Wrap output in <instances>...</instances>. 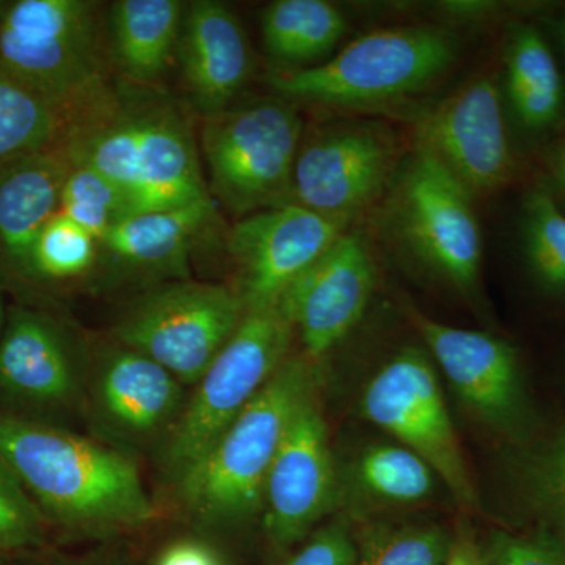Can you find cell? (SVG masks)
Instances as JSON below:
<instances>
[{"instance_id":"obj_26","label":"cell","mask_w":565,"mask_h":565,"mask_svg":"<svg viewBox=\"0 0 565 565\" xmlns=\"http://www.w3.org/2000/svg\"><path fill=\"white\" fill-rule=\"evenodd\" d=\"M435 476L422 457L403 445L370 446L356 462L363 489L388 503L426 500L434 492Z\"/></svg>"},{"instance_id":"obj_19","label":"cell","mask_w":565,"mask_h":565,"mask_svg":"<svg viewBox=\"0 0 565 565\" xmlns=\"http://www.w3.org/2000/svg\"><path fill=\"white\" fill-rule=\"evenodd\" d=\"M93 403L111 433L126 440H147L173 429L184 408V385L161 364L120 345L99 364Z\"/></svg>"},{"instance_id":"obj_9","label":"cell","mask_w":565,"mask_h":565,"mask_svg":"<svg viewBox=\"0 0 565 565\" xmlns=\"http://www.w3.org/2000/svg\"><path fill=\"white\" fill-rule=\"evenodd\" d=\"M393 188V225L405 248L460 291H473L482 267L475 196L422 147Z\"/></svg>"},{"instance_id":"obj_15","label":"cell","mask_w":565,"mask_h":565,"mask_svg":"<svg viewBox=\"0 0 565 565\" xmlns=\"http://www.w3.org/2000/svg\"><path fill=\"white\" fill-rule=\"evenodd\" d=\"M408 316L467 408L498 433H522L527 396L514 345L492 333L434 321L415 308Z\"/></svg>"},{"instance_id":"obj_1","label":"cell","mask_w":565,"mask_h":565,"mask_svg":"<svg viewBox=\"0 0 565 565\" xmlns=\"http://www.w3.org/2000/svg\"><path fill=\"white\" fill-rule=\"evenodd\" d=\"M0 457L44 519L87 531L126 530L154 519L129 457L57 424L0 415Z\"/></svg>"},{"instance_id":"obj_35","label":"cell","mask_w":565,"mask_h":565,"mask_svg":"<svg viewBox=\"0 0 565 565\" xmlns=\"http://www.w3.org/2000/svg\"><path fill=\"white\" fill-rule=\"evenodd\" d=\"M158 565H217V561L206 546L181 542L169 546L159 557Z\"/></svg>"},{"instance_id":"obj_2","label":"cell","mask_w":565,"mask_h":565,"mask_svg":"<svg viewBox=\"0 0 565 565\" xmlns=\"http://www.w3.org/2000/svg\"><path fill=\"white\" fill-rule=\"evenodd\" d=\"M62 145L71 161L87 163L125 193L131 215L212 199L191 125L161 95L115 92L103 109L71 126Z\"/></svg>"},{"instance_id":"obj_14","label":"cell","mask_w":565,"mask_h":565,"mask_svg":"<svg viewBox=\"0 0 565 565\" xmlns=\"http://www.w3.org/2000/svg\"><path fill=\"white\" fill-rule=\"evenodd\" d=\"M416 147L433 152L471 195L500 191L515 172L503 99L492 77H478L427 110Z\"/></svg>"},{"instance_id":"obj_38","label":"cell","mask_w":565,"mask_h":565,"mask_svg":"<svg viewBox=\"0 0 565 565\" xmlns=\"http://www.w3.org/2000/svg\"><path fill=\"white\" fill-rule=\"evenodd\" d=\"M7 310L6 300H3V286L0 282V333H2L3 323H6Z\"/></svg>"},{"instance_id":"obj_12","label":"cell","mask_w":565,"mask_h":565,"mask_svg":"<svg viewBox=\"0 0 565 565\" xmlns=\"http://www.w3.org/2000/svg\"><path fill=\"white\" fill-rule=\"evenodd\" d=\"M82 385L61 323L35 308H10L0 333V415L54 424L79 405Z\"/></svg>"},{"instance_id":"obj_22","label":"cell","mask_w":565,"mask_h":565,"mask_svg":"<svg viewBox=\"0 0 565 565\" xmlns=\"http://www.w3.org/2000/svg\"><path fill=\"white\" fill-rule=\"evenodd\" d=\"M185 3L180 0H118L107 18L111 62L137 85H151L177 54Z\"/></svg>"},{"instance_id":"obj_5","label":"cell","mask_w":565,"mask_h":565,"mask_svg":"<svg viewBox=\"0 0 565 565\" xmlns=\"http://www.w3.org/2000/svg\"><path fill=\"white\" fill-rule=\"evenodd\" d=\"M455 32L441 25L381 29L351 41L318 65L269 77L280 98L338 109H366L426 90L459 55Z\"/></svg>"},{"instance_id":"obj_20","label":"cell","mask_w":565,"mask_h":565,"mask_svg":"<svg viewBox=\"0 0 565 565\" xmlns=\"http://www.w3.org/2000/svg\"><path fill=\"white\" fill-rule=\"evenodd\" d=\"M70 159L62 143L28 152L0 167V270L29 282L33 247L61 212Z\"/></svg>"},{"instance_id":"obj_27","label":"cell","mask_w":565,"mask_h":565,"mask_svg":"<svg viewBox=\"0 0 565 565\" xmlns=\"http://www.w3.org/2000/svg\"><path fill=\"white\" fill-rule=\"evenodd\" d=\"M523 250L531 274L552 292H565V212L544 189L527 195L522 217Z\"/></svg>"},{"instance_id":"obj_39","label":"cell","mask_w":565,"mask_h":565,"mask_svg":"<svg viewBox=\"0 0 565 565\" xmlns=\"http://www.w3.org/2000/svg\"><path fill=\"white\" fill-rule=\"evenodd\" d=\"M557 33H559L561 44H563L565 51V13L561 18L559 24H557Z\"/></svg>"},{"instance_id":"obj_32","label":"cell","mask_w":565,"mask_h":565,"mask_svg":"<svg viewBox=\"0 0 565 565\" xmlns=\"http://www.w3.org/2000/svg\"><path fill=\"white\" fill-rule=\"evenodd\" d=\"M44 516L0 457V550L31 548L43 539Z\"/></svg>"},{"instance_id":"obj_29","label":"cell","mask_w":565,"mask_h":565,"mask_svg":"<svg viewBox=\"0 0 565 565\" xmlns=\"http://www.w3.org/2000/svg\"><path fill=\"white\" fill-rule=\"evenodd\" d=\"M70 159V158H68ZM61 212L102 241L131 215L125 193L87 163L71 161L63 184Z\"/></svg>"},{"instance_id":"obj_10","label":"cell","mask_w":565,"mask_h":565,"mask_svg":"<svg viewBox=\"0 0 565 565\" xmlns=\"http://www.w3.org/2000/svg\"><path fill=\"white\" fill-rule=\"evenodd\" d=\"M360 408L367 422L422 457L457 503L478 508L479 497L427 351L397 352L367 382Z\"/></svg>"},{"instance_id":"obj_6","label":"cell","mask_w":565,"mask_h":565,"mask_svg":"<svg viewBox=\"0 0 565 565\" xmlns=\"http://www.w3.org/2000/svg\"><path fill=\"white\" fill-rule=\"evenodd\" d=\"M302 128L296 103L280 96L232 104L204 118L212 200L239 218L291 203Z\"/></svg>"},{"instance_id":"obj_4","label":"cell","mask_w":565,"mask_h":565,"mask_svg":"<svg viewBox=\"0 0 565 565\" xmlns=\"http://www.w3.org/2000/svg\"><path fill=\"white\" fill-rule=\"evenodd\" d=\"M316 362L288 356L210 452L178 484L193 515L211 526L243 522L263 508L264 487L294 416L315 394Z\"/></svg>"},{"instance_id":"obj_3","label":"cell","mask_w":565,"mask_h":565,"mask_svg":"<svg viewBox=\"0 0 565 565\" xmlns=\"http://www.w3.org/2000/svg\"><path fill=\"white\" fill-rule=\"evenodd\" d=\"M104 32L96 2H0V68L61 111L70 129L117 92Z\"/></svg>"},{"instance_id":"obj_31","label":"cell","mask_w":565,"mask_h":565,"mask_svg":"<svg viewBox=\"0 0 565 565\" xmlns=\"http://www.w3.org/2000/svg\"><path fill=\"white\" fill-rule=\"evenodd\" d=\"M449 545L441 527H396L371 539L360 565H445Z\"/></svg>"},{"instance_id":"obj_28","label":"cell","mask_w":565,"mask_h":565,"mask_svg":"<svg viewBox=\"0 0 565 565\" xmlns=\"http://www.w3.org/2000/svg\"><path fill=\"white\" fill-rule=\"evenodd\" d=\"M99 241L65 214L47 222L33 247L29 282L52 285L79 280L99 258Z\"/></svg>"},{"instance_id":"obj_16","label":"cell","mask_w":565,"mask_h":565,"mask_svg":"<svg viewBox=\"0 0 565 565\" xmlns=\"http://www.w3.org/2000/svg\"><path fill=\"white\" fill-rule=\"evenodd\" d=\"M375 286L366 241L345 232L282 294L278 308L299 334L303 355L319 362L360 322Z\"/></svg>"},{"instance_id":"obj_21","label":"cell","mask_w":565,"mask_h":565,"mask_svg":"<svg viewBox=\"0 0 565 565\" xmlns=\"http://www.w3.org/2000/svg\"><path fill=\"white\" fill-rule=\"evenodd\" d=\"M215 215L212 199L131 215L106 234L99 248L121 269L182 277L192 245Z\"/></svg>"},{"instance_id":"obj_36","label":"cell","mask_w":565,"mask_h":565,"mask_svg":"<svg viewBox=\"0 0 565 565\" xmlns=\"http://www.w3.org/2000/svg\"><path fill=\"white\" fill-rule=\"evenodd\" d=\"M445 565H486L478 546L465 527L457 534L455 542L451 541Z\"/></svg>"},{"instance_id":"obj_18","label":"cell","mask_w":565,"mask_h":565,"mask_svg":"<svg viewBox=\"0 0 565 565\" xmlns=\"http://www.w3.org/2000/svg\"><path fill=\"white\" fill-rule=\"evenodd\" d=\"M177 55L192 102L204 118L232 106L250 76L243 24L228 6L215 0L185 6Z\"/></svg>"},{"instance_id":"obj_25","label":"cell","mask_w":565,"mask_h":565,"mask_svg":"<svg viewBox=\"0 0 565 565\" xmlns=\"http://www.w3.org/2000/svg\"><path fill=\"white\" fill-rule=\"evenodd\" d=\"M66 131L68 122L61 111L0 68V167L62 143Z\"/></svg>"},{"instance_id":"obj_8","label":"cell","mask_w":565,"mask_h":565,"mask_svg":"<svg viewBox=\"0 0 565 565\" xmlns=\"http://www.w3.org/2000/svg\"><path fill=\"white\" fill-rule=\"evenodd\" d=\"M245 313L232 288L173 281L141 296L115 327L118 344L148 356L182 385H195Z\"/></svg>"},{"instance_id":"obj_13","label":"cell","mask_w":565,"mask_h":565,"mask_svg":"<svg viewBox=\"0 0 565 565\" xmlns=\"http://www.w3.org/2000/svg\"><path fill=\"white\" fill-rule=\"evenodd\" d=\"M348 225L296 203L239 218L226 234L245 311L280 302L282 294L343 236Z\"/></svg>"},{"instance_id":"obj_24","label":"cell","mask_w":565,"mask_h":565,"mask_svg":"<svg viewBox=\"0 0 565 565\" xmlns=\"http://www.w3.org/2000/svg\"><path fill=\"white\" fill-rule=\"evenodd\" d=\"M345 31L343 11L327 0H275L262 20L264 50L292 70L310 68L332 54Z\"/></svg>"},{"instance_id":"obj_33","label":"cell","mask_w":565,"mask_h":565,"mask_svg":"<svg viewBox=\"0 0 565 565\" xmlns=\"http://www.w3.org/2000/svg\"><path fill=\"white\" fill-rule=\"evenodd\" d=\"M492 565H565V545L542 527L533 534L494 535Z\"/></svg>"},{"instance_id":"obj_17","label":"cell","mask_w":565,"mask_h":565,"mask_svg":"<svg viewBox=\"0 0 565 565\" xmlns=\"http://www.w3.org/2000/svg\"><path fill=\"white\" fill-rule=\"evenodd\" d=\"M337 497L329 435L313 394L294 416L267 475V534L277 545L294 544L330 512Z\"/></svg>"},{"instance_id":"obj_34","label":"cell","mask_w":565,"mask_h":565,"mask_svg":"<svg viewBox=\"0 0 565 565\" xmlns=\"http://www.w3.org/2000/svg\"><path fill=\"white\" fill-rule=\"evenodd\" d=\"M359 553L344 525L322 527L286 565H356Z\"/></svg>"},{"instance_id":"obj_7","label":"cell","mask_w":565,"mask_h":565,"mask_svg":"<svg viewBox=\"0 0 565 565\" xmlns=\"http://www.w3.org/2000/svg\"><path fill=\"white\" fill-rule=\"evenodd\" d=\"M294 330L278 305L245 311L228 343L185 401L163 455L167 473L180 482L232 426L288 359Z\"/></svg>"},{"instance_id":"obj_30","label":"cell","mask_w":565,"mask_h":565,"mask_svg":"<svg viewBox=\"0 0 565 565\" xmlns=\"http://www.w3.org/2000/svg\"><path fill=\"white\" fill-rule=\"evenodd\" d=\"M520 481L544 530L565 545V424L525 457Z\"/></svg>"},{"instance_id":"obj_11","label":"cell","mask_w":565,"mask_h":565,"mask_svg":"<svg viewBox=\"0 0 565 565\" xmlns=\"http://www.w3.org/2000/svg\"><path fill=\"white\" fill-rule=\"evenodd\" d=\"M396 137L381 122L345 120L300 145L291 203L349 225L399 177Z\"/></svg>"},{"instance_id":"obj_37","label":"cell","mask_w":565,"mask_h":565,"mask_svg":"<svg viewBox=\"0 0 565 565\" xmlns=\"http://www.w3.org/2000/svg\"><path fill=\"white\" fill-rule=\"evenodd\" d=\"M548 172L552 177L553 188L565 200V134L557 140L550 154Z\"/></svg>"},{"instance_id":"obj_23","label":"cell","mask_w":565,"mask_h":565,"mask_svg":"<svg viewBox=\"0 0 565 565\" xmlns=\"http://www.w3.org/2000/svg\"><path fill=\"white\" fill-rule=\"evenodd\" d=\"M505 92L516 120L530 131L550 128L564 109L555 55L533 25H516L505 54Z\"/></svg>"}]
</instances>
